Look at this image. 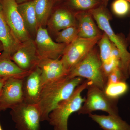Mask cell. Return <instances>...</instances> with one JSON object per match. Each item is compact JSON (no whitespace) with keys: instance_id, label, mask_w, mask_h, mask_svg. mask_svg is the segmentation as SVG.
<instances>
[{"instance_id":"obj_1","label":"cell","mask_w":130,"mask_h":130,"mask_svg":"<svg viewBox=\"0 0 130 130\" xmlns=\"http://www.w3.org/2000/svg\"><path fill=\"white\" fill-rule=\"evenodd\" d=\"M83 81L81 77L70 79L66 77L42 86L40 99L37 104L40 112L41 122L48 121L50 113L60 103L70 97Z\"/></svg>"},{"instance_id":"obj_2","label":"cell","mask_w":130,"mask_h":130,"mask_svg":"<svg viewBox=\"0 0 130 130\" xmlns=\"http://www.w3.org/2000/svg\"><path fill=\"white\" fill-rule=\"evenodd\" d=\"M89 12L95 20L98 28L107 35L118 50L120 58V69L126 80L129 76L128 68L130 64V52L126 38L114 31L109 22L110 16L104 7H99Z\"/></svg>"},{"instance_id":"obj_3","label":"cell","mask_w":130,"mask_h":130,"mask_svg":"<svg viewBox=\"0 0 130 130\" xmlns=\"http://www.w3.org/2000/svg\"><path fill=\"white\" fill-rule=\"evenodd\" d=\"M90 84L91 82L87 79L83 81L70 97L60 103L50 113L48 121L54 130H68V118L71 115L78 112L81 108L85 100V98L81 96V93Z\"/></svg>"},{"instance_id":"obj_4","label":"cell","mask_w":130,"mask_h":130,"mask_svg":"<svg viewBox=\"0 0 130 130\" xmlns=\"http://www.w3.org/2000/svg\"><path fill=\"white\" fill-rule=\"evenodd\" d=\"M68 78H84L104 91L107 85V79L103 72L100 55L95 47L91 50L79 63L68 73Z\"/></svg>"},{"instance_id":"obj_5","label":"cell","mask_w":130,"mask_h":130,"mask_svg":"<svg viewBox=\"0 0 130 130\" xmlns=\"http://www.w3.org/2000/svg\"><path fill=\"white\" fill-rule=\"evenodd\" d=\"M87 97L84 105L78 112V114H90L92 112L101 111L108 114L118 115V100L108 96L104 91L92 84L87 88Z\"/></svg>"},{"instance_id":"obj_6","label":"cell","mask_w":130,"mask_h":130,"mask_svg":"<svg viewBox=\"0 0 130 130\" xmlns=\"http://www.w3.org/2000/svg\"><path fill=\"white\" fill-rule=\"evenodd\" d=\"M10 115L18 130H41V115L37 104L23 102L13 107Z\"/></svg>"},{"instance_id":"obj_7","label":"cell","mask_w":130,"mask_h":130,"mask_svg":"<svg viewBox=\"0 0 130 130\" xmlns=\"http://www.w3.org/2000/svg\"><path fill=\"white\" fill-rule=\"evenodd\" d=\"M102 35L91 38L78 37L66 46L61 60L68 71L94 47Z\"/></svg>"},{"instance_id":"obj_8","label":"cell","mask_w":130,"mask_h":130,"mask_svg":"<svg viewBox=\"0 0 130 130\" xmlns=\"http://www.w3.org/2000/svg\"><path fill=\"white\" fill-rule=\"evenodd\" d=\"M6 21L13 34L20 42L31 38L18 8L16 0H0Z\"/></svg>"},{"instance_id":"obj_9","label":"cell","mask_w":130,"mask_h":130,"mask_svg":"<svg viewBox=\"0 0 130 130\" xmlns=\"http://www.w3.org/2000/svg\"><path fill=\"white\" fill-rule=\"evenodd\" d=\"M34 41L40 58L59 59L67 46L65 43L54 41L47 29L42 26L38 28Z\"/></svg>"},{"instance_id":"obj_10","label":"cell","mask_w":130,"mask_h":130,"mask_svg":"<svg viewBox=\"0 0 130 130\" xmlns=\"http://www.w3.org/2000/svg\"><path fill=\"white\" fill-rule=\"evenodd\" d=\"M24 102L23 79H8L0 95V111L11 109Z\"/></svg>"},{"instance_id":"obj_11","label":"cell","mask_w":130,"mask_h":130,"mask_svg":"<svg viewBox=\"0 0 130 130\" xmlns=\"http://www.w3.org/2000/svg\"><path fill=\"white\" fill-rule=\"evenodd\" d=\"M39 58L35 41L31 38L21 42L11 56L12 60L18 66L28 71H31L37 66Z\"/></svg>"},{"instance_id":"obj_12","label":"cell","mask_w":130,"mask_h":130,"mask_svg":"<svg viewBox=\"0 0 130 130\" xmlns=\"http://www.w3.org/2000/svg\"><path fill=\"white\" fill-rule=\"evenodd\" d=\"M39 58L37 66L41 70L42 86L67 77L69 71L61 60Z\"/></svg>"},{"instance_id":"obj_13","label":"cell","mask_w":130,"mask_h":130,"mask_svg":"<svg viewBox=\"0 0 130 130\" xmlns=\"http://www.w3.org/2000/svg\"><path fill=\"white\" fill-rule=\"evenodd\" d=\"M41 70L37 66L23 79L24 102L37 104L41 90Z\"/></svg>"},{"instance_id":"obj_14","label":"cell","mask_w":130,"mask_h":130,"mask_svg":"<svg viewBox=\"0 0 130 130\" xmlns=\"http://www.w3.org/2000/svg\"><path fill=\"white\" fill-rule=\"evenodd\" d=\"M0 42L2 44L3 52L11 56L16 52L21 43L14 36L5 19L1 1Z\"/></svg>"},{"instance_id":"obj_15","label":"cell","mask_w":130,"mask_h":130,"mask_svg":"<svg viewBox=\"0 0 130 130\" xmlns=\"http://www.w3.org/2000/svg\"><path fill=\"white\" fill-rule=\"evenodd\" d=\"M75 16L77 20L78 37L91 38L102 35L89 12H81Z\"/></svg>"},{"instance_id":"obj_16","label":"cell","mask_w":130,"mask_h":130,"mask_svg":"<svg viewBox=\"0 0 130 130\" xmlns=\"http://www.w3.org/2000/svg\"><path fill=\"white\" fill-rule=\"evenodd\" d=\"M52 31L57 33L66 28L77 25L76 16L66 9H59L54 13L47 22Z\"/></svg>"},{"instance_id":"obj_17","label":"cell","mask_w":130,"mask_h":130,"mask_svg":"<svg viewBox=\"0 0 130 130\" xmlns=\"http://www.w3.org/2000/svg\"><path fill=\"white\" fill-rule=\"evenodd\" d=\"M11 55L3 52L0 56V77L23 79L31 71L20 68L12 60Z\"/></svg>"},{"instance_id":"obj_18","label":"cell","mask_w":130,"mask_h":130,"mask_svg":"<svg viewBox=\"0 0 130 130\" xmlns=\"http://www.w3.org/2000/svg\"><path fill=\"white\" fill-rule=\"evenodd\" d=\"M89 116L103 130H130V125L118 115H99L90 113Z\"/></svg>"},{"instance_id":"obj_19","label":"cell","mask_w":130,"mask_h":130,"mask_svg":"<svg viewBox=\"0 0 130 130\" xmlns=\"http://www.w3.org/2000/svg\"><path fill=\"white\" fill-rule=\"evenodd\" d=\"M18 8L31 37L36 36L38 27L33 1L18 4Z\"/></svg>"},{"instance_id":"obj_20","label":"cell","mask_w":130,"mask_h":130,"mask_svg":"<svg viewBox=\"0 0 130 130\" xmlns=\"http://www.w3.org/2000/svg\"><path fill=\"white\" fill-rule=\"evenodd\" d=\"M38 25L44 27L47 23L51 8L50 0H33Z\"/></svg>"},{"instance_id":"obj_21","label":"cell","mask_w":130,"mask_h":130,"mask_svg":"<svg viewBox=\"0 0 130 130\" xmlns=\"http://www.w3.org/2000/svg\"><path fill=\"white\" fill-rule=\"evenodd\" d=\"M129 86L125 81H120L107 84L104 91L108 96L118 100L128 92Z\"/></svg>"},{"instance_id":"obj_22","label":"cell","mask_w":130,"mask_h":130,"mask_svg":"<svg viewBox=\"0 0 130 130\" xmlns=\"http://www.w3.org/2000/svg\"><path fill=\"white\" fill-rule=\"evenodd\" d=\"M100 48V56L102 63H105L111 59L114 45L105 33L102 35L98 42Z\"/></svg>"},{"instance_id":"obj_23","label":"cell","mask_w":130,"mask_h":130,"mask_svg":"<svg viewBox=\"0 0 130 130\" xmlns=\"http://www.w3.org/2000/svg\"><path fill=\"white\" fill-rule=\"evenodd\" d=\"M55 41L68 45L78 37L77 26H71L56 33Z\"/></svg>"},{"instance_id":"obj_24","label":"cell","mask_w":130,"mask_h":130,"mask_svg":"<svg viewBox=\"0 0 130 130\" xmlns=\"http://www.w3.org/2000/svg\"><path fill=\"white\" fill-rule=\"evenodd\" d=\"M112 9L116 16L125 17L130 13V3L126 0H115L112 5Z\"/></svg>"},{"instance_id":"obj_25","label":"cell","mask_w":130,"mask_h":130,"mask_svg":"<svg viewBox=\"0 0 130 130\" xmlns=\"http://www.w3.org/2000/svg\"><path fill=\"white\" fill-rule=\"evenodd\" d=\"M70 4L74 9L85 11L95 8L100 3L99 0H70Z\"/></svg>"},{"instance_id":"obj_26","label":"cell","mask_w":130,"mask_h":130,"mask_svg":"<svg viewBox=\"0 0 130 130\" xmlns=\"http://www.w3.org/2000/svg\"><path fill=\"white\" fill-rule=\"evenodd\" d=\"M120 81H126L120 67L117 68L108 75L107 79V84Z\"/></svg>"},{"instance_id":"obj_27","label":"cell","mask_w":130,"mask_h":130,"mask_svg":"<svg viewBox=\"0 0 130 130\" xmlns=\"http://www.w3.org/2000/svg\"><path fill=\"white\" fill-rule=\"evenodd\" d=\"M8 78L0 77V95L6 81Z\"/></svg>"},{"instance_id":"obj_28","label":"cell","mask_w":130,"mask_h":130,"mask_svg":"<svg viewBox=\"0 0 130 130\" xmlns=\"http://www.w3.org/2000/svg\"><path fill=\"white\" fill-rule=\"evenodd\" d=\"M126 41H127V42H128V45H129V47H130V22L129 31V33H128V37H127V38H126Z\"/></svg>"},{"instance_id":"obj_29","label":"cell","mask_w":130,"mask_h":130,"mask_svg":"<svg viewBox=\"0 0 130 130\" xmlns=\"http://www.w3.org/2000/svg\"><path fill=\"white\" fill-rule=\"evenodd\" d=\"M16 1L18 4H21V3L28 1V0H16Z\"/></svg>"},{"instance_id":"obj_30","label":"cell","mask_w":130,"mask_h":130,"mask_svg":"<svg viewBox=\"0 0 130 130\" xmlns=\"http://www.w3.org/2000/svg\"><path fill=\"white\" fill-rule=\"evenodd\" d=\"M128 73H129V75H130V64L129 66V68H128Z\"/></svg>"},{"instance_id":"obj_31","label":"cell","mask_w":130,"mask_h":130,"mask_svg":"<svg viewBox=\"0 0 130 130\" xmlns=\"http://www.w3.org/2000/svg\"><path fill=\"white\" fill-rule=\"evenodd\" d=\"M0 130H3L1 126V124H0Z\"/></svg>"},{"instance_id":"obj_32","label":"cell","mask_w":130,"mask_h":130,"mask_svg":"<svg viewBox=\"0 0 130 130\" xmlns=\"http://www.w3.org/2000/svg\"><path fill=\"white\" fill-rule=\"evenodd\" d=\"M106 1H108V0H106ZM126 1H128L130 3V0H126Z\"/></svg>"},{"instance_id":"obj_33","label":"cell","mask_w":130,"mask_h":130,"mask_svg":"<svg viewBox=\"0 0 130 130\" xmlns=\"http://www.w3.org/2000/svg\"><path fill=\"white\" fill-rule=\"evenodd\" d=\"M129 51L130 52V47H129Z\"/></svg>"},{"instance_id":"obj_34","label":"cell","mask_w":130,"mask_h":130,"mask_svg":"<svg viewBox=\"0 0 130 130\" xmlns=\"http://www.w3.org/2000/svg\"><path fill=\"white\" fill-rule=\"evenodd\" d=\"M1 48L0 47V51H1Z\"/></svg>"}]
</instances>
